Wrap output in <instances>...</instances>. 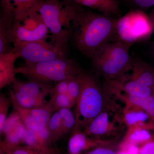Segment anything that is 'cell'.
Listing matches in <instances>:
<instances>
[{"mask_svg":"<svg viewBox=\"0 0 154 154\" xmlns=\"http://www.w3.org/2000/svg\"><path fill=\"white\" fill-rule=\"evenodd\" d=\"M11 90L14 93H20L31 97L46 98L51 93L53 86L37 81L16 79L11 84Z\"/></svg>","mask_w":154,"mask_h":154,"instance_id":"cell-14","label":"cell"},{"mask_svg":"<svg viewBox=\"0 0 154 154\" xmlns=\"http://www.w3.org/2000/svg\"><path fill=\"white\" fill-rule=\"evenodd\" d=\"M73 7L74 3L68 0H42L37 10L49 30L50 43L66 54Z\"/></svg>","mask_w":154,"mask_h":154,"instance_id":"cell-2","label":"cell"},{"mask_svg":"<svg viewBox=\"0 0 154 154\" xmlns=\"http://www.w3.org/2000/svg\"><path fill=\"white\" fill-rule=\"evenodd\" d=\"M149 19H150V20L151 21L152 23L154 28V10L152 12L150 15L149 16Z\"/></svg>","mask_w":154,"mask_h":154,"instance_id":"cell-33","label":"cell"},{"mask_svg":"<svg viewBox=\"0 0 154 154\" xmlns=\"http://www.w3.org/2000/svg\"><path fill=\"white\" fill-rule=\"evenodd\" d=\"M79 5L96 10L106 16L113 17L120 12L118 0H68Z\"/></svg>","mask_w":154,"mask_h":154,"instance_id":"cell-20","label":"cell"},{"mask_svg":"<svg viewBox=\"0 0 154 154\" xmlns=\"http://www.w3.org/2000/svg\"><path fill=\"white\" fill-rule=\"evenodd\" d=\"M80 76L81 90L74 113L77 124L84 130L105 109L108 99L105 90L94 75L82 71Z\"/></svg>","mask_w":154,"mask_h":154,"instance_id":"cell-4","label":"cell"},{"mask_svg":"<svg viewBox=\"0 0 154 154\" xmlns=\"http://www.w3.org/2000/svg\"><path fill=\"white\" fill-rule=\"evenodd\" d=\"M69 78L56 83L55 85L53 86V87L51 94H67Z\"/></svg>","mask_w":154,"mask_h":154,"instance_id":"cell-29","label":"cell"},{"mask_svg":"<svg viewBox=\"0 0 154 154\" xmlns=\"http://www.w3.org/2000/svg\"><path fill=\"white\" fill-rule=\"evenodd\" d=\"M21 56L13 52L0 54V89L11 85L16 79L15 62Z\"/></svg>","mask_w":154,"mask_h":154,"instance_id":"cell-19","label":"cell"},{"mask_svg":"<svg viewBox=\"0 0 154 154\" xmlns=\"http://www.w3.org/2000/svg\"><path fill=\"white\" fill-rule=\"evenodd\" d=\"M42 0H1V9L10 11L14 21L22 22L30 14L37 12Z\"/></svg>","mask_w":154,"mask_h":154,"instance_id":"cell-12","label":"cell"},{"mask_svg":"<svg viewBox=\"0 0 154 154\" xmlns=\"http://www.w3.org/2000/svg\"><path fill=\"white\" fill-rule=\"evenodd\" d=\"M126 130L120 145L139 147L154 138V124L135 127Z\"/></svg>","mask_w":154,"mask_h":154,"instance_id":"cell-18","label":"cell"},{"mask_svg":"<svg viewBox=\"0 0 154 154\" xmlns=\"http://www.w3.org/2000/svg\"><path fill=\"white\" fill-rule=\"evenodd\" d=\"M9 95L14 111L27 129L33 131H40L46 127L51 116L54 113L47 105L38 108H25L17 103L11 89Z\"/></svg>","mask_w":154,"mask_h":154,"instance_id":"cell-9","label":"cell"},{"mask_svg":"<svg viewBox=\"0 0 154 154\" xmlns=\"http://www.w3.org/2000/svg\"><path fill=\"white\" fill-rule=\"evenodd\" d=\"M11 104V99L3 94L0 95V133L2 134L7 119L9 108Z\"/></svg>","mask_w":154,"mask_h":154,"instance_id":"cell-28","label":"cell"},{"mask_svg":"<svg viewBox=\"0 0 154 154\" xmlns=\"http://www.w3.org/2000/svg\"><path fill=\"white\" fill-rule=\"evenodd\" d=\"M135 6L142 9H146L154 6V0H129Z\"/></svg>","mask_w":154,"mask_h":154,"instance_id":"cell-32","label":"cell"},{"mask_svg":"<svg viewBox=\"0 0 154 154\" xmlns=\"http://www.w3.org/2000/svg\"><path fill=\"white\" fill-rule=\"evenodd\" d=\"M49 30L42 22L35 29L29 30L19 21H15L13 24V34L14 39L25 42H33L46 40L48 37Z\"/></svg>","mask_w":154,"mask_h":154,"instance_id":"cell-17","label":"cell"},{"mask_svg":"<svg viewBox=\"0 0 154 154\" xmlns=\"http://www.w3.org/2000/svg\"><path fill=\"white\" fill-rule=\"evenodd\" d=\"M107 84L131 96L147 97L152 95V88L132 80L112 81L106 80Z\"/></svg>","mask_w":154,"mask_h":154,"instance_id":"cell-21","label":"cell"},{"mask_svg":"<svg viewBox=\"0 0 154 154\" xmlns=\"http://www.w3.org/2000/svg\"><path fill=\"white\" fill-rule=\"evenodd\" d=\"M139 154H154V138L139 147Z\"/></svg>","mask_w":154,"mask_h":154,"instance_id":"cell-31","label":"cell"},{"mask_svg":"<svg viewBox=\"0 0 154 154\" xmlns=\"http://www.w3.org/2000/svg\"><path fill=\"white\" fill-rule=\"evenodd\" d=\"M58 111L60 115L63 135L64 136L72 131L76 124V120L75 113L70 108H63Z\"/></svg>","mask_w":154,"mask_h":154,"instance_id":"cell-26","label":"cell"},{"mask_svg":"<svg viewBox=\"0 0 154 154\" xmlns=\"http://www.w3.org/2000/svg\"><path fill=\"white\" fill-rule=\"evenodd\" d=\"M112 143V140L98 139L89 136L76 123L69 139L68 154H83L99 147L111 146Z\"/></svg>","mask_w":154,"mask_h":154,"instance_id":"cell-11","label":"cell"},{"mask_svg":"<svg viewBox=\"0 0 154 154\" xmlns=\"http://www.w3.org/2000/svg\"><path fill=\"white\" fill-rule=\"evenodd\" d=\"M130 47L117 40L102 46L91 59L96 73L109 81H119L124 79L132 65Z\"/></svg>","mask_w":154,"mask_h":154,"instance_id":"cell-3","label":"cell"},{"mask_svg":"<svg viewBox=\"0 0 154 154\" xmlns=\"http://www.w3.org/2000/svg\"><path fill=\"white\" fill-rule=\"evenodd\" d=\"M152 95L154 99V85L152 88Z\"/></svg>","mask_w":154,"mask_h":154,"instance_id":"cell-34","label":"cell"},{"mask_svg":"<svg viewBox=\"0 0 154 154\" xmlns=\"http://www.w3.org/2000/svg\"><path fill=\"white\" fill-rule=\"evenodd\" d=\"M15 71L28 80L51 84L76 75L83 70L73 60L65 58L36 63L25 62L16 67Z\"/></svg>","mask_w":154,"mask_h":154,"instance_id":"cell-5","label":"cell"},{"mask_svg":"<svg viewBox=\"0 0 154 154\" xmlns=\"http://www.w3.org/2000/svg\"><path fill=\"white\" fill-rule=\"evenodd\" d=\"M27 131L15 111L8 118L4 127L2 134H5V138L1 142V154L6 153L11 149L23 145Z\"/></svg>","mask_w":154,"mask_h":154,"instance_id":"cell-10","label":"cell"},{"mask_svg":"<svg viewBox=\"0 0 154 154\" xmlns=\"http://www.w3.org/2000/svg\"><path fill=\"white\" fill-rule=\"evenodd\" d=\"M105 109L94 119L83 131L94 138L111 140V138L119 135L126 128L119 110V105L108 98Z\"/></svg>","mask_w":154,"mask_h":154,"instance_id":"cell-6","label":"cell"},{"mask_svg":"<svg viewBox=\"0 0 154 154\" xmlns=\"http://www.w3.org/2000/svg\"><path fill=\"white\" fill-rule=\"evenodd\" d=\"M14 51L18 53L25 62H43L65 58L67 54L46 40L25 42L14 39Z\"/></svg>","mask_w":154,"mask_h":154,"instance_id":"cell-8","label":"cell"},{"mask_svg":"<svg viewBox=\"0 0 154 154\" xmlns=\"http://www.w3.org/2000/svg\"><path fill=\"white\" fill-rule=\"evenodd\" d=\"M154 30L149 17L140 10H134L117 19L116 38L131 46L146 40Z\"/></svg>","mask_w":154,"mask_h":154,"instance_id":"cell-7","label":"cell"},{"mask_svg":"<svg viewBox=\"0 0 154 154\" xmlns=\"http://www.w3.org/2000/svg\"><path fill=\"white\" fill-rule=\"evenodd\" d=\"M129 75H127L123 81H135L144 85L152 88L154 85V69L143 61L133 58L132 65Z\"/></svg>","mask_w":154,"mask_h":154,"instance_id":"cell-16","label":"cell"},{"mask_svg":"<svg viewBox=\"0 0 154 154\" xmlns=\"http://www.w3.org/2000/svg\"><path fill=\"white\" fill-rule=\"evenodd\" d=\"M106 92L123 104L134 105L143 109L154 120V99L152 95L147 97L131 96L108 84Z\"/></svg>","mask_w":154,"mask_h":154,"instance_id":"cell-13","label":"cell"},{"mask_svg":"<svg viewBox=\"0 0 154 154\" xmlns=\"http://www.w3.org/2000/svg\"><path fill=\"white\" fill-rule=\"evenodd\" d=\"M74 4L70 42L91 59L102 46L114 40L117 19Z\"/></svg>","mask_w":154,"mask_h":154,"instance_id":"cell-1","label":"cell"},{"mask_svg":"<svg viewBox=\"0 0 154 154\" xmlns=\"http://www.w3.org/2000/svg\"><path fill=\"white\" fill-rule=\"evenodd\" d=\"M75 105L67 94H51L47 104L54 112L63 108H71Z\"/></svg>","mask_w":154,"mask_h":154,"instance_id":"cell-25","label":"cell"},{"mask_svg":"<svg viewBox=\"0 0 154 154\" xmlns=\"http://www.w3.org/2000/svg\"><path fill=\"white\" fill-rule=\"evenodd\" d=\"M6 154H58V152L51 146H33L22 145L11 149Z\"/></svg>","mask_w":154,"mask_h":154,"instance_id":"cell-22","label":"cell"},{"mask_svg":"<svg viewBox=\"0 0 154 154\" xmlns=\"http://www.w3.org/2000/svg\"><path fill=\"white\" fill-rule=\"evenodd\" d=\"M46 128L48 131L52 143L59 140L63 136L61 119L58 111H55L51 116Z\"/></svg>","mask_w":154,"mask_h":154,"instance_id":"cell-24","label":"cell"},{"mask_svg":"<svg viewBox=\"0 0 154 154\" xmlns=\"http://www.w3.org/2000/svg\"><path fill=\"white\" fill-rule=\"evenodd\" d=\"M81 72L76 75L70 77L69 79L67 95L75 105L81 90Z\"/></svg>","mask_w":154,"mask_h":154,"instance_id":"cell-27","label":"cell"},{"mask_svg":"<svg viewBox=\"0 0 154 154\" xmlns=\"http://www.w3.org/2000/svg\"><path fill=\"white\" fill-rule=\"evenodd\" d=\"M13 93L17 103L20 106L25 108H35L43 107L46 106L48 103V101L46 100V98L31 97L20 93H14L13 91Z\"/></svg>","mask_w":154,"mask_h":154,"instance_id":"cell-23","label":"cell"},{"mask_svg":"<svg viewBox=\"0 0 154 154\" xmlns=\"http://www.w3.org/2000/svg\"><path fill=\"white\" fill-rule=\"evenodd\" d=\"M6 154V153H3V154Z\"/></svg>","mask_w":154,"mask_h":154,"instance_id":"cell-35","label":"cell"},{"mask_svg":"<svg viewBox=\"0 0 154 154\" xmlns=\"http://www.w3.org/2000/svg\"><path fill=\"white\" fill-rule=\"evenodd\" d=\"M111 146L99 147L83 154H117V151L112 148Z\"/></svg>","mask_w":154,"mask_h":154,"instance_id":"cell-30","label":"cell"},{"mask_svg":"<svg viewBox=\"0 0 154 154\" xmlns=\"http://www.w3.org/2000/svg\"><path fill=\"white\" fill-rule=\"evenodd\" d=\"M121 114L127 128L154 124V120L148 113L140 107L123 104Z\"/></svg>","mask_w":154,"mask_h":154,"instance_id":"cell-15","label":"cell"}]
</instances>
